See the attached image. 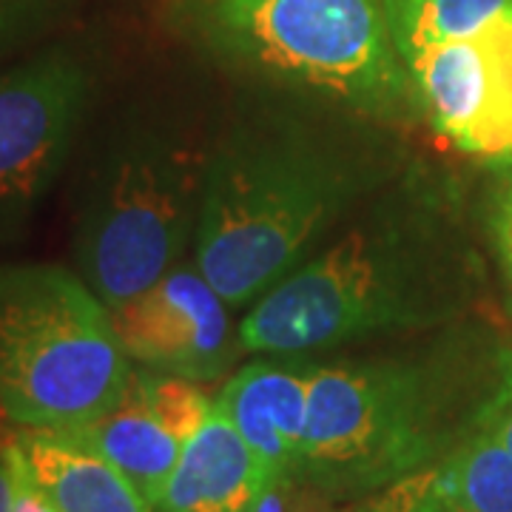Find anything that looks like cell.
I'll list each match as a JSON object with an SVG mask.
<instances>
[{
    "label": "cell",
    "instance_id": "12",
    "mask_svg": "<svg viewBox=\"0 0 512 512\" xmlns=\"http://www.w3.org/2000/svg\"><path fill=\"white\" fill-rule=\"evenodd\" d=\"M15 444L57 512H157L109 458L74 430H20Z\"/></svg>",
    "mask_w": 512,
    "mask_h": 512
},
{
    "label": "cell",
    "instance_id": "2",
    "mask_svg": "<svg viewBox=\"0 0 512 512\" xmlns=\"http://www.w3.org/2000/svg\"><path fill=\"white\" fill-rule=\"evenodd\" d=\"M473 256L450 185L416 163L239 316L242 353L319 356L458 322Z\"/></svg>",
    "mask_w": 512,
    "mask_h": 512
},
{
    "label": "cell",
    "instance_id": "1",
    "mask_svg": "<svg viewBox=\"0 0 512 512\" xmlns=\"http://www.w3.org/2000/svg\"><path fill=\"white\" fill-rule=\"evenodd\" d=\"M413 163L402 128L271 89L217 123L191 256L245 313Z\"/></svg>",
    "mask_w": 512,
    "mask_h": 512
},
{
    "label": "cell",
    "instance_id": "9",
    "mask_svg": "<svg viewBox=\"0 0 512 512\" xmlns=\"http://www.w3.org/2000/svg\"><path fill=\"white\" fill-rule=\"evenodd\" d=\"M134 365L191 382H217L242 356L231 305L188 256L128 305L111 311Z\"/></svg>",
    "mask_w": 512,
    "mask_h": 512
},
{
    "label": "cell",
    "instance_id": "6",
    "mask_svg": "<svg viewBox=\"0 0 512 512\" xmlns=\"http://www.w3.org/2000/svg\"><path fill=\"white\" fill-rule=\"evenodd\" d=\"M134 362L111 311L63 265H0V413L74 430L123 399Z\"/></svg>",
    "mask_w": 512,
    "mask_h": 512
},
{
    "label": "cell",
    "instance_id": "18",
    "mask_svg": "<svg viewBox=\"0 0 512 512\" xmlns=\"http://www.w3.org/2000/svg\"><path fill=\"white\" fill-rule=\"evenodd\" d=\"M353 512H444L439 501L430 493V470L419 476L396 481L390 487L379 490L376 498L365 501L359 510Z\"/></svg>",
    "mask_w": 512,
    "mask_h": 512
},
{
    "label": "cell",
    "instance_id": "19",
    "mask_svg": "<svg viewBox=\"0 0 512 512\" xmlns=\"http://www.w3.org/2000/svg\"><path fill=\"white\" fill-rule=\"evenodd\" d=\"M12 512H57L15 439H12Z\"/></svg>",
    "mask_w": 512,
    "mask_h": 512
},
{
    "label": "cell",
    "instance_id": "3",
    "mask_svg": "<svg viewBox=\"0 0 512 512\" xmlns=\"http://www.w3.org/2000/svg\"><path fill=\"white\" fill-rule=\"evenodd\" d=\"M322 359L299 481L370 495L439 467L512 402V353L467 322Z\"/></svg>",
    "mask_w": 512,
    "mask_h": 512
},
{
    "label": "cell",
    "instance_id": "21",
    "mask_svg": "<svg viewBox=\"0 0 512 512\" xmlns=\"http://www.w3.org/2000/svg\"><path fill=\"white\" fill-rule=\"evenodd\" d=\"M490 430L495 433V439L501 441L507 447V453L512 456V402L495 416V421L490 424Z\"/></svg>",
    "mask_w": 512,
    "mask_h": 512
},
{
    "label": "cell",
    "instance_id": "16",
    "mask_svg": "<svg viewBox=\"0 0 512 512\" xmlns=\"http://www.w3.org/2000/svg\"><path fill=\"white\" fill-rule=\"evenodd\" d=\"M69 6L72 0H0V57L46 32Z\"/></svg>",
    "mask_w": 512,
    "mask_h": 512
},
{
    "label": "cell",
    "instance_id": "10",
    "mask_svg": "<svg viewBox=\"0 0 512 512\" xmlns=\"http://www.w3.org/2000/svg\"><path fill=\"white\" fill-rule=\"evenodd\" d=\"M316 365L319 356L259 353L237 367L214 396L276 487L299 481Z\"/></svg>",
    "mask_w": 512,
    "mask_h": 512
},
{
    "label": "cell",
    "instance_id": "11",
    "mask_svg": "<svg viewBox=\"0 0 512 512\" xmlns=\"http://www.w3.org/2000/svg\"><path fill=\"white\" fill-rule=\"evenodd\" d=\"M274 487L265 464L214 404L183 447L157 512H256Z\"/></svg>",
    "mask_w": 512,
    "mask_h": 512
},
{
    "label": "cell",
    "instance_id": "14",
    "mask_svg": "<svg viewBox=\"0 0 512 512\" xmlns=\"http://www.w3.org/2000/svg\"><path fill=\"white\" fill-rule=\"evenodd\" d=\"M430 493L444 512H512V456L484 427L430 470Z\"/></svg>",
    "mask_w": 512,
    "mask_h": 512
},
{
    "label": "cell",
    "instance_id": "17",
    "mask_svg": "<svg viewBox=\"0 0 512 512\" xmlns=\"http://www.w3.org/2000/svg\"><path fill=\"white\" fill-rule=\"evenodd\" d=\"M498 168H501V177L493 188L487 228H490L498 268H501V276H504L507 291L512 296V163L498 165Z\"/></svg>",
    "mask_w": 512,
    "mask_h": 512
},
{
    "label": "cell",
    "instance_id": "8",
    "mask_svg": "<svg viewBox=\"0 0 512 512\" xmlns=\"http://www.w3.org/2000/svg\"><path fill=\"white\" fill-rule=\"evenodd\" d=\"M402 69L421 126L470 160L512 163V12Z\"/></svg>",
    "mask_w": 512,
    "mask_h": 512
},
{
    "label": "cell",
    "instance_id": "4",
    "mask_svg": "<svg viewBox=\"0 0 512 512\" xmlns=\"http://www.w3.org/2000/svg\"><path fill=\"white\" fill-rule=\"evenodd\" d=\"M217 123L140 111L114 123L89 165L74 271L117 311L194 254Z\"/></svg>",
    "mask_w": 512,
    "mask_h": 512
},
{
    "label": "cell",
    "instance_id": "13",
    "mask_svg": "<svg viewBox=\"0 0 512 512\" xmlns=\"http://www.w3.org/2000/svg\"><path fill=\"white\" fill-rule=\"evenodd\" d=\"M74 433L89 441L97 453L109 458L111 464L146 495V501L154 510L160 507L185 444L151 413V407L140 399L131 379H128L123 399L114 404L106 416L89 421L83 427H74Z\"/></svg>",
    "mask_w": 512,
    "mask_h": 512
},
{
    "label": "cell",
    "instance_id": "5",
    "mask_svg": "<svg viewBox=\"0 0 512 512\" xmlns=\"http://www.w3.org/2000/svg\"><path fill=\"white\" fill-rule=\"evenodd\" d=\"M185 12L214 55L268 89L419 123L384 0H185Z\"/></svg>",
    "mask_w": 512,
    "mask_h": 512
},
{
    "label": "cell",
    "instance_id": "15",
    "mask_svg": "<svg viewBox=\"0 0 512 512\" xmlns=\"http://www.w3.org/2000/svg\"><path fill=\"white\" fill-rule=\"evenodd\" d=\"M399 60L481 32L512 12V0H384Z\"/></svg>",
    "mask_w": 512,
    "mask_h": 512
},
{
    "label": "cell",
    "instance_id": "20",
    "mask_svg": "<svg viewBox=\"0 0 512 512\" xmlns=\"http://www.w3.org/2000/svg\"><path fill=\"white\" fill-rule=\"evenodd\" d=\"M0 512H12V441H0Z\"/></svg>",
    "mask_w": 512,
    "mask_h": 512
},
{
    "label": "cell",
    "instance_id": "7",
    "mask_svg": "<svg viewBox=\"0 0 512 512\" xmlns=\"http://www.w3.org/2000/svg\"><path fill=\"white\" fill-rule=\"evenodd\" d=\"M92 66L52 46L0 74V245L26 237L94 100Z\"/></svg>",
    "mask_w": 512,
    "mask_h": 512
}]
</instances>
